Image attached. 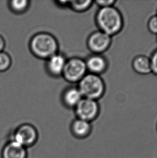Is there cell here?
<instances>
[{
  "instance_id": "1",
  "label": "cell",
  "mask_w": 157,
  "mask_h": 158,
  "mask_svg": "<svg viewBox=\"0 0 157 158\" xmlns=\"http://www.w3.org/2000/svg\"><path fill=\"white\" fill-rule=\"evenodd\" d=\"M95 20L99 30L111 37L119 34L124 27L123 15L114 6L100 8L96 13Z\"/></svg>"
},
{
  "instance_id": "2",
  "label": "cell",
  "mask_w": 157,
  "mask_h": 158,
  "mask_svg": "<svg viewBox=\"0 0 157 158\" xmlns=\"http://www.w3.org/2000/svg\"><path fill=\"white\" fill-rule=\"evenodd\" d=\"M29 48L36 57L47 60L58 52L59 44L53 35L48 32H41L32 36L30 40Z\"/></svg>"
},
{
  "instance_id": "3",
  "label": "cell",
  "mask_w": 157,
  "mask_h": 158,
  "mask_svg": "<svg viewBox=\"0 0 157 158\" xmlns=\"http://www.w3.org/2000/svg\"><path fill=\"white\" fill-rule=\"evenodd\" d=\"M78 88L83 98L98 101L105 94L106 86L101 76L87 73L78 82Z\"/></svg>"
},
{
  "instance_id": "4",
  "label": "cell",
  "mask_w": 157,
  "mask_h": 158,
  "mask_svg": "<svg viewBox=\"0 0 157 158\" xmlns=\"http://www.w3.org/2000/svg\"><path fill=\"white\" fill-rule=\"evenodd\" d=\"M39 137L38 131L34 125L30 123H23L13 131L9 139L16 141L28 149L36 144Z\"/></svg>"
},
{
  "instance_id": "5",
  "label": "cell",
  "mask_w": 157,
  "mask_h": 158,
  "mask_svg": "<svg viewBox=\"0 0 157 158\" xmlns=\"http://www.w3.org/2000/svg\"><path fill=\"white\" fill-rule=\"evenodd\" d=\"M85 60L78 57L67 60L62 76L70 83H78L87 73Z\"/></svg>"
},
{
  "instance_id": "6",
  "label": "cell",
  "mask_w": 157,
  "mask_h": 158,
  "mask_svg": "<svg viewBox=\"0 0 157 158\" xmlns=\"http://www.w3.org/2000/svg\"><path fill=\"white\" fill-rule=\"evenodd\" d=\"M74 110L77 118L91 123L100 114V106L98 101L83 98Z\"/></svg>"
},
{
  "instance_id": "7",
  "label": "cell",
  "mask_w": 157,
  "mask_h": 158,
  "mask_svg": "<svg viewBox=\"0 0 157 158\" xmlns=\"http://www.w3.org/2000/svg\"><path fill=\"white\" fill-rule=\"evenodd\" d=\"M112 44V37L100 30L89 35L87 40V47L94 54H102L106 52Z\"/></svg>"
},
{
  "instance_id": "8",
  "label": "cell",
  "mask_w": 157,
  "mask_h": 158,
  "mask_svg": "<svg viewBox=\"0 0 157 158\" xmlns=\"http://www.w3.org/2000/svg\"><path fill=\"white\" fill-rule=\"evenodd\" d=\"M85 63L88 73L101 76L108 69V60L102 54H94L89 56Z\"/></svg>"
},
{
  "instance_id": "9",
  "label": "cell",
  "mask_w": 157,
  "mask_h": 158,
  "mask_svg": "<svg viewBox=\"0 0 157 158\" xmlns=\"http://www.w3.org/2000/svg\"><path fill=\"white\" fill-rule=\"evenodd\" d=\"M1 158H28V149L16 141L9 139L3 146Z\"/></svg>"
},
{
  "instance_id": "10",
  "label": "cell",
  "mask_w": 157,
  "mask_h": 158,
  "mask_svg": "<svg viewBox=\"0 0 157 158\" xmlns=\"http://www.w3.org/2000/svg\"><path fill=\"white\" fill-rule=\"evenodd\" d=\"M65 56L62 53H55L46 60V69L49 74L53 77L62 76L66 64Z\"/></svg>"
},
{
  "instance_id": "11",
  "label": "cell",
  "mask_w": 157,
  "mask_h": 158,
  "mask_svg": "<svg viewBox=\"0 0 157 158\" xmlns=\"http://www.w3.org/2000/svg\"><path fill=\"white\" fill-rule=\"evenodd\" d=\"M70 131L76 139H86L91 135L92 132L91 123L77 118L71 123Z\"/></svg>"
},
{
  "instance_id": "12",
  "label": "cell",
  "mask_w": 157,
  "mask_h": 158,
  "mask_svg": "<svg viewBox=\"0 0 157 158\" xmlns=\"http://www.w3.org/2000/svg\"><path fill=\"white\" fill-rule=\"evenodd\" d=\"M83 98L78 87L66 88L62 94V101L64 105L70 109H74Z\"/></svg>"
},
{
  "instance_id": "13",
  "label": "cell",
  "mask_w": 157,
  "mask_h": 158,
  "mask_svg": "<svg viewBox=\"0 0 157 158\" xmlns=\"http://www.w3.org/2000/svg\"><path fill=\"white\" fill-rule=\"evenodd\" d=\"M132 68L139 75H147L151 73L150 57L144 55L136 56L132 60Z\"/></svg>"
},
{
  "instance_id": "14",
  "label": "cell",
  "mask_w": 157,
  "mask_h": 158,
  "mask_svg": "<svg viewBox=\"0 0 157 158\" xmlns=\"http://www.w3.org/2000/svg\"><path fill=\"white\" fill-rule=\"evenodd\" d=\"M30 3L28 0H13L9 2V6L13 13L21 14L28 10Z\"/></svg>"
},
{
  "instance_id": "15",
  "label": "cell",
  "mask_w": 157,
  "mask_h": 158,
  "mask_svg": "<svg viewBox=\"0 0 157 158\" xmlns=\"http://www.w3.org/2000/svg\"><path fill=\"white\" fill-rule=\"evenodd\" d=\"M93 3L94 1L91 0L70 1L69 6L74 11L83 13L91 8Z\"/></svg>"
},
{
  "instance_id": "16",
  "label": "cell",
  "mask_w": 157,
  "mask_h": 158,
  "mask_svg": "<svg viewBox=\"0 0 157 158\" xmlns=\"http://www.w3.org/2000/svg\"><path fill=\"white\" fill-rule=\"evenodd\" d=\"M12 60L10 56L6 52H0V72H4L10 68Z\"/></svg>"
},
{
  "instance_id": "17",
  "label": "cell",
  "mask_w": 157,
  "mask_h": 158,
  "mask_svg": "<svg viewBox=\"0 0 157 158\" xmlns=\"http://www.w3.org/2000/svg\"><path fill=\"white\" fill-rule=\"evenodd\" d=\"M147 29L152 34L157 35V15H153L150 17L147 24Z\"/></svg>"
},
{
  "instance_id": "18",
  "label": "cell",
  "mask_w": 157,
  "mask_h": 158,
  "mask_svg": "<svg viewBox=\"0 0 157 158\" xmlns=\"http://www.w3.org/2000/svg\"><path fill=\"white\" fill-rule=\"evenodd\" d=\"M151 63V73L157 76V49L150 57Z\"/></svg>"
},
{
  "instance_id": "19",
  "label": "cell",
  "mask_w": 157,
  "mask_h": 158,
  "mask_svg": "<svg viewBox=\"0 0 157 158\" xmlns=\"http://www.w3.org/2000/svg\"><path fill=\"white\" fill-rule=\"evenodd\" d=\"M116 2L115 0H98L95 3L100 8H106L109 6H114Z\"/></svg>"
},
{
  "instance_id": "20",
  "label": "cell",
  "mask_w": 157,
  "mask_h": 158,
  "mask_svg": "<svg viewBox=\"0 0 157 158\" xmlns=\"http://www.w3.org/2000/svg\"><path fill=\"white\" fill-rule=\"evenodd\" d=\"M6 46V42L4 38L0 35V52H3Z\"/></svg>"
},
{
  "instance_id": "21",
  "label": "cell",
  "mask_w": 157,
  "mask_h": 158,
  "mask_svg": "<svg viewBox=\"0 0 157 158\" xmlns=\"http://www.w3.org/2000/svg\"></svg>"
}]
</instances>
